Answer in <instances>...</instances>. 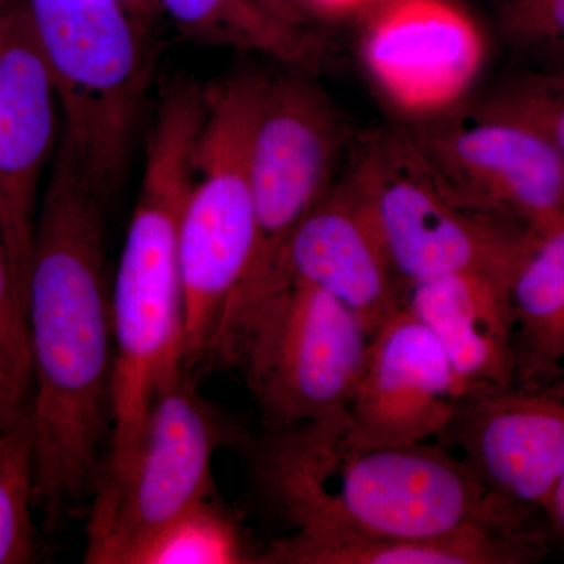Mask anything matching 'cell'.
<instances>
[{"label":"cell","instance_id":"obj_20","mask_svg":"<svg viewBox=\"0 0 564 564\" xmlns=\"http://www.w3.org/2000/svg\"><path fill=\"white\" fill-rule=\"evenodd\" d=\"M212 492L141 541L121 564L259 563L261 551Z\"/></svg>","mask_w":564,"mask_h":564},{"label":"cell","instance_id":"obj_29","mask_svg":"<svg viewBox=\"0 0 564 564\" xmlns=\"http://www.w3.org/2000/svg\"><path fill=\"white\" fill-rule=\"evenodd\" d=\"M11 7H13V0H0V54H2L7 31H9Z\"/></svg>","mask_w":564,"mask_h":564},{"label":"cell","instance_id":"obj_23","mask_svg":"<svg viewBox=\"0 0 564 564\" xmlns=\"http://www.w3.org/2000/svg\"><path fill=\"white\" fill-rule=\"evenodd\" d=\"M500 29L516 50L564 62V0H502Z\"/></svg>","mask_w":564,"mask_h":564},{"label":"cell","instance_id":"obj_19","mask_svg":"<svg viewBox=\"0 0 564 564\" xmlns=\"http://www.w3.org/2000/svg\"><path fill=\"white\" fill-rule=\"evenodd\" d=\"M191 39L259 52L285 65L307 68L321 61L318 41L285 24L254 0H154Z\"/></svg>","mask_w":564,"mask_h":564},{"label":"cell","instance_id":"obj_1","mask_svg":"<svg viewBox=\"0 0 564 564\" xmlns=\"http://www.w3.org/2000/svg\"><path fill=\"white\" fill-rule=\"evenodd\" d=\"M107 198L61 137L41 198L25 300L35 511L47 532L93 500L106 462L113 383Z\"/></svg>","mask_w":564,"mask_h":564},{"label":"cell","instance_id":"obj_22","mask_svg":"<svg viewBox=\"0 0 564 564\" xmlns=\"http://www.w3.org/2000/svg\"><path fill=\"white\" fill-rule=\"evenodd\" d=\"M31 400L28 313L0 232V430L31 415Z\"/></svg>","mask_w":564,"mask_h":564},{"label":"cell","instance_id":"obj_6","mask_svg":"<svg viewBox=\"0 0 564 564\" xmlns=\"http://www.w3.org/2000/svg\"><path fill=\"white\" fill-rule=\"evenodd\" d=\"M57 90L62 137L107 196L120 185L151 82L143 21L121 0H22Z\"/></svg>","mask_w":564,"mask_h":564},{"label":"cell","instance_id":"obj_21","mask_svg":"<svg viewBox=\"0 0 564 564\" xmlns=\"http://www.w3.org/2000/svg\"><path fill=\"white\" fill-rule=\"evenodd\" d=\"M35 455L31 415L0 430V564L36 560Z\"/></svg>","mask_w":564,"mask_h":564},{"label":"cell","instance_id":"obj_10","mask_svg":"<svg viewBox=\"0 0 564 564\" xmlns=\"http://www.w3.org/2000/svg\"><path fill=\"white\" fill-rule=\"evenodd\" d=\"M400 128L463 206L533 231L564 214V155L527 122L477 109Z\"/></svg>","mask_w":564,"mask_h":564},{"label":"cell","instance_id":"obj_18","mask_svg":"<svg viewBox=\"0 0 564 564\" xmlns=\"http://www.w3.org/2000/svg\"><path fill=\"white\" fill-rule=\"evenodd\" d=\"M516 325V381L564 372V214L534 231L510 281Z\"/></svg>","mask_w":564,"mask_h":564},{"label":"cell","instance_id":"obj_4","mask_svg":"<svg viewBox=\"0 0 564 564\" xmlns=\"http://www.w3.org/2000/svg\"><path fill=\"white\" fill-rule=\"evenodd\" d=\"M350 139L313 82L265 79L250 151L254 245L206 362L239 367L252 334L291 289L293 239L339 177Z\"/></svg>","mask_w":564,"mask_h":564},{"label":"cell","instance_id":"obj_3","mask_svg":"<svg viewBox=\"0 0 564 564\" xmlns=\"http://www.w3.org/2000/svg\"><path fill=\"white\" fill-rule=\"evenodd\" d=\"M203 121V106L195 98L165 96L148 139L139 198L110 295L111 422L96 494L120 480L152 402L182 370L184 307L177 234Z\"/></svg>","mask_w":564,"mask_h":564},{"label":"cell","instance_id":"obj_2","mask_svg":"<svg viewBox=\"0 0 564 564\" xmlns=\"http://www.w3.org/2000/svg\"><path fill=\"white\" fill-rule=\"evenodd\" d=\"M254 469L293 532L429 538L536 527L534 510L489 491L447 448L355 443L347 411L267 432Z\"/></svg>","mask_w":564,"mask_h":564},{"label":"cell","instance_id":"obj_8","mask_svg":"<svg viewBox=\"0 0 564 564\" xmlns=\"http://www.w3.org/2000/svg\"><path fill=\"white\" fill-rule=\"evenodd\" d=\"M242 436L182 369L152 402L120 480L91 500L85 562L121 564L137 544L214 492L215 454Z\"/></svg>","mask_w":564,"mask_h":564},{"label":"cell","instance_id":"obj_17","mask_svg":"<svg viewBox=\"0 0 564 564\" xmlns=\"http://www.w3.org/2000/svg\"><path fill=\"white\" fill-rule=\"evenodd\" d=\"M549 554L538 527L521 532L470 529L429 538L292 532L262 549L263 564H530Z\"/></svg>","mask_w":564,"mask_h":564},{"label":"cell","instance_id":"obj_11","mask_svg":"<svg viewBox=\"0 0 564 564\" xmlns=\"http://www.w3.org/2000/svg\"><path fill=\"white\" fill-rule=\"evenodd\" d=\"M440 440L489 491L544 513L564 469V372L464 389Z\"/></svg>","mask_w":564,"mask_h":564},{"label":"cell","instance_id":"obj_28","mask_svg":"<svg viewBox=\"0 0 564 564\" xmlns=\"http://www.w3.org/2000/svg\"><path fill=\"white\" fill-rule=\"evenodd\" d=\"M544 513L547 516L549 521H551L552 527H554L556 536L560 538L564 545V469Z\"/></svg>","mask_w":564,"mask_h":564},{"label":"cell","instance_id":"obj_26","mask_svg":"<svg viewBox=\"0 0 564 564\" xmlns=\"http://www.w3.org/2000/svg\"><path fill=\"white\" fill-rule=\"evenodd\" d=\"M256 3L269 11L278 20L285 24L295 25V28L304 29V22L307 21L300 0H254Z\"/></svg>","mask_w":564,"mask_h":564},{"label":"cell","instance_id":"obj_16","mask_svg":"<svg viewBox=\"0 0 564 564\" xmlns=\"http://www.w3.org/2000/svg\"><path fill=\"white\" fill-rule=\"evenodd\" d=\"M404 307L436 337L464 388L513 383L510 282L477 272L445 274L408 289Z\"/></svg>","mask_w":564,"mask_h":564},{"label":"cell","instance_id":"obj_12","mask_svg":"<svg viewBox=\"0 0 564 564\" xmlns=\"http://www.w3.org/2000/svg\"><path fill=\"white\" fill-rule=\"evenodd\" d=\"M367 73L408 121L455 110L484 68V33L452 0H383L361 40Z\"/></svg>","mask_w":564,"mask_h":564},{"label":"cell","instance_id":"obj_14","mask_svg":"<svg viewBox=\"0 0 564 564\" xmlns=\"http://www.w3.org/2000/svg\"><path fill=\"white\" fill-rule=\"evenodd\" d=\"M436 337L406 307L370 337L347 434L362 445H406L440 437L464 391Z\"/></svg>","mask_w":564,"mask_h":564},{"label":"cell","instance_id":"obj_5","mask_svg":"<svg viewBox=\"0 0 564 564\" xmlns=\"http://www.w3.org/2000/svg\"><path fill=\"white\" fill-rule=\"evenodd\" d=\"M265 79L239 74L206 88V117L182 207L177 259L184 307L182 369L206 362L254 245L250 151Z\"/></svg>","mask_w":564,"mask_h":564},{"label":"cell","instance_id":"obj_24","mask_svg":"<svg viewBox=\"0 0 564 564\" xmlns=\"http://www.w3.org/2000/svg\"><path fill=\"white\" fill-rule=\"evenodd\" d=\"M478 109L514 118L547 137L564 155V96L545 91L529 80L497 93Z\"/></svg>","mask_w":564,"mask_h":564},{"label":"cell","instance_id":"obj_9","mask_svg":"<svg viewBox=\"0 0 564 564\" xmlns=\"http://www.w3.org/2000/svg\"><path fill=\"white\" fill-rule=\"evenodd\" d=\"M369 343L350 307L295 278L237 367L258 400L267 432L347 411Z\"/></svg>","mask_w":564,"mask_h":564},{"label":"cell","instance_id":"obj_13","mask_svg":"<svg viewBox=\"0 0 564 564\" xmlns=\"http://www.w3.org/2000/svg\"><path fill=\"white\" fill-rule=\"evenodd\" d=\"M61 124L51 70L22 0H13L0 54V232L24 306L43 198L41 182Z\"/></svg>","mask_w":564,"mask_h":564},{"label":"cell","instance_id":"obj_15","mask_svg":"<svg viewBox=\"0 0 564 564\" xmlns=\"http://www.w3.org/2000/svg\"><path fill=\"white\" fill-rule=\"evenodd\" d=\"M291 269L350 307L370 337L406 300L366 204L343 174L300 226Z\"/></svg>","mask_w":564,"mask_h":564},{"label":"cell","instance_id":"obj_7","mask_svg":"<svg viewBox=\"0 0 564 564\" xmlns=\"http://www.w3.org/2000/svg\"><path fill=\"white\" fill-rule=\"evenodd\" d=\"M340 174L366 204L406 292L462 272L510 282L533 245V229L452 198L400 126L351 135Z\"/></svg>","mask_w":564,"mask_h":564},{"label":"cell","instance_id":"obj_27","mask_svg":"<svg viewBox=\"0 0 564 564\" xmlns=\"http://www.w3.org/2000/svg\"><path fill=\"white\" fill-rule=\"evenodd\" d=\"M530 84L543 88L545 91L555 93V95L564 96V62L558 65L547 66L540 73L530 74L527 77Z\"/></svg>","mask_w":564,"mask_h":564},{"label":"cell","instance_id":"obj_25","mask_svg":"<svg viewBox=\"0 0 564 564\" xmlns=\"http://www.w3.org/2000/svg\"><path fill=\"white\" fill-rule=\"evenodd\" d=\"M381 2L383 0H300V6L307 18L317 17L333 20V18L347 17L355 11L373 9Z\"/></svg>","mask_w":564,"mask_h":564}]
</instances>
